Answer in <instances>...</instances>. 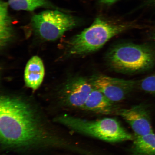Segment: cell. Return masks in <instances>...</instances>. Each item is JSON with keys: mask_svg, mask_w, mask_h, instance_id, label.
I'll return each instance as SVG.
<instances>
[{"mask_svg": "<svg viewBox=\"0 0 155 155\" xmlns=\"http://www.w3.org/2000/svg\"><path fill=\"white\" fill-rule=\"evenodd\" d=\"M41 107L23 96L0 97V150L30 154L75 150Z\"/></svg>", "mask_w": 155, "mask_h": 155, "instance_id": "6da1fadb", "label": "cell"}, {"mask_svg": "<svg viewBox=\"0 0 155 155\" xmlns=\"http://www.w3.org/2000/svg\"><path fill=\"white\" fill-rule=\"evenodd\" d=\"M138 27L135 21H115L97 17L90 26L71 39L68 52L74 56L89 55L100 49L114 37Z\"/></svg>", "mask_w": 155, "mask_h": 155, "instance_id": "7a4b0ae2", "label": "cell"}, {"mask_svg": "<svg viewBox=\"0 0 155 155\" xmlns=\"http://www.w3.org/2000/svg\"><path fill=\"white\" fill-rule=\"evenodd\" d=\"M107 65L117 73L133 74L150 69L155 64V48L147 44L123 42L107 52Z\"/></svg>", "mask_w": 155, "mask_h": 155, "instance_id": "3957f363", "label": "cell"}, {"mask_svg": "<svg viewBox=\"0 0 155 155\" xmlns=\"http://www.w3.org/2000/svg\"><path fill=\"white\" fill-rule=\"evenodd\" d=\"M53 120L71 131L108 142L133 140L134 138L119 122L112 118L89 121L63 114L55 116Z\"/></svg>", "mask_w": 155, "mask_h": 155, "instance_id": "277c9868", "label": "cell"}, {"mask_svg": "<svg viewBox=\"0 0 155 155\" xmlns=\"http://www.w3.org/2000/svg\"><path fill=\"white\" fill-rule=\"evenodd\" d=\"M66 12L57 9H48L32 17L33 28L41 37L48 41L58 39L65 32L74 28L80 20Z\"/></svg>", "mask_w": 155, "mask_h": 155, "instance_id": "5b68a950", "label": "cell"}, {"mask_svg": "<svg viewBox=\"0 0 155 155\" xmlns=\"http://www.w3.org/2000/svg\"><path fill=\"white\" fill-rule=\"evenodd\" d=\"M94 87L90 79L75 78L67 83L58 94L57 103L65 109H82Z\"/></svg>", "mask_w": 155, "mask_h": 155, "instance_id": "8992f818", "label": "cell"}, {"mask_svg": "<svg viewBox=\"0 0 155 155\" xmlns=\"http://www.w3.org/2000/svg\"><path fill=\"white\" fill-rule=\"evenodd\" d=\"M93 87L112 102L120 101L137 87V81L115 78L102 74L90 78Z\"/></svg>", "mask_w": 155, "mask_h": 155, "instance_id": "52a82bcc", "label": "cell"}, {"mask_svg": "<svg viewBox=\"0 0 155 155\" xmlns=\"http://www.w3.org/2000/svg\"><path fill=\"white\" fill-rule=\"evenodd\" d=\"M120 115L130 125L135 136H140L154 132L149 112L144 106L138 105L128 108L116 110Z\"/></svg>", "mask_w": 155, "mask_h": 155, "instance_id": "ba28073f", "label": "cell"}, {"mask_svg": "<svg viewBox=\"0 0 155 155\" xmlns=\"http://www.w3.org/2000/svg\"><path fill=\"white\" fill-rule=\"evenodd\" d=\"M45 69L43 62L38 56H34L29 60L25 68L24 80L28 88L36 90L43 81Z\"/></svg>", "mask_w": 155, "mask_h": 155, "instance_id": "9c48e42d", "label": "cell"}, {"mask_svg": "<svg viewBox=\"0 0 155 155\" xmlns=\"http://www.w3.org/2000/svg\"><path fill=\"white\" fill-rule=\"evenodd\" d=\"M112 102L99 90L93 88L82 109L103 114L116 113Z\"/></svg>", "mask_w": 155, "mask_h": 155, "instance_id": "30bf717a", "label": "cell"}, {"mask_svg": "<svg viewBox=\"0 0 155 155\" xmlns=\"http://www.w3.org/2000/svg\"><path fill=\"white\" fill-rule=\"evenodd\" d=\"M7 3L12 9L17 11H32L40 8H44L67 12L66 10L60 8L48 0H8Z\"/></svg>", "mask_w": 155, "mask_h": 155, "instance_id": "8fae6325", "label": "cell"}, {"mask_svg": "<svg viewBox=\"0 0 155 155\" xmlns=\"http://www.w3.org/2000/svg\"><path fill=\"white\" fill-rule=\"evenodd\" d=\"M8 3L1 0L0 2V43L3 47L8 42L13 33L11 17L8 12Z\"/></svg>", "mask_w": 155, "mask_h": 155, "instance_id": "7c38bea8", "label": "cell"}, {"mask_svg": "<svg viewBox=\"0 0 155 155\" xmlns=\"http://www.w3.org/2000/svg\"><path fill=\"white\" fill-rule=\"evenodd\" d=\"M134 155H155V134L154 132L133 139Z\"/></svg>", "mask_w": 155, "mask_h": 155, "instance_id": "4fadbf2b", "label": "cell"}, {"mask_svg": "<svg viewBox=\"0 0 155 155\" xmlns=\"http://www.w3.org/2000/svg\"><path fill=\"white\" fill-rule=\"evenodd\" d=\"M137 87L145 92L155 94V73L137 81Z\"/></svg>", "mask_w": 155, "mask_h": 155, "instance_id": "5bb4252c", "label": "cell"}, {"mask_svg": "<svg viewBox=\"0 0 155 155\" xmlns=\"http://www.w3.org/2000/svg\"><path fill=\"white\" fill-rule=\"evenodd\" d=\"M118 0H99L100 3L108 5H113Z\"/></svg>", "mask_w": 155, "mask_h": 155, "instance_id": "9a60e30c", "label": "cell"}, {"mask_svg": "<svg viewBox=\"0 0 155 155\" xmlns=\"http://www.w3.org/2000/svg\"><path fill=\"white\" fill-rule=\"evenodd\" d=\"M151 38H152L153 40L155 41V32L152 35Z\"/></svg>", "mask_w": 155, "mask_h": 155, "instance_id": "2e32d148", "label": "cell"}, {"mask_svg": "<svg viewBox=\"0 0 155 155\" xmlns=\"http://www.w3.org/2000/svg\"><path fill=\"white\" fill-rule=\"evenodd\" d=\"M148 1H149V2H150V1H153V0H148ZM154 1H155V0H154Z\"/></svg>", "mask_w": 155, "mask_h": 155, "instance_id": "e0dca14e", "label": "cell"}, {"mask_svg": "<svg viewBox=\"0 0 155 155\" xmlns=\"http://www.w3.org/2000/svg\"><path fill=\"white\" fill-rule=\"evenodd\" d=\"M2 155H5V154H3Z\"/></svg>", "mask_w": 155, "mask_h": 155, "instance_id": "ac0fdd59", "label": "cell"}]
</instances>
